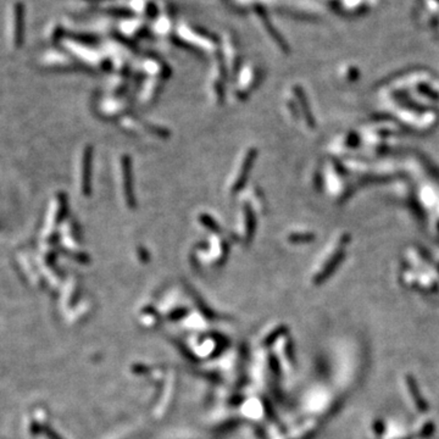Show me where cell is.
<instances>
[{"mask_svg":"<svg viewBox=\"0 0 439 439\" xmlns=\"http://www.w3.org/2000/svg\"><path fill=\"white\" fill-rule=\"evenodd\" d=\"M244 220H245V237L246 239L250 240L253 237V233H254L255 231V217L254 214H253V211L250 207L245 206L244 207Z\"/></svg>","mask_w":439,"mask_h":439,"instance_id":"obj_5","label":"cell"},{"mask_svg":"<svg viewBox=\"0 0 439 439\" xmlns=\"http://www.w3.org/2000/svg\"><path fill=\"white\" fill-rule=\"evenodd\" d=\"M91 166H92V150L88 148L86 150L85 159H83V176H82V187L83 193L89 194V187H91Z\"/></svg>","mask_w":439,"mask_h":439,"instance_id":"obj_3","label":"cell"},{"mask_svg":"<svg viewBox=\"0 0 439 439\" xmlns=\"http://www.w3.org/2000/svg\"><path fill=\"white\" fill-rule=\"evenodd\" d=\"M255 158H256V150L255 149H250L248 153H246L245 158H244V160H243L242 165H240V169L238 171V176H237L236 181L233 182V185H232L233 193L238 192L239 189H242L243 185L245 184L246 179H248V175H249V172H250L252 165H253V162H254Z\"/></svg>","mask_w":439,"mask_h":439,"instance_id":"obj_2","label":"cell"},{"mask_svg":"<svg viewBox=\"0 0 439 439\" xmlns=\"http://www.w3.org/2000/svg\"><path fill=\"white\" fill-rule=\"evenodd\" d=\"M199 220H200V222L203 223V226L207 227V228L213 231V232H220V227H219V225H217V222L213 219V217H210L207 214H201Z\"/></svg>","mask_w":439,"mask_h":439,"instance_id":"obj_6","label":"cell"},{"mask_svg":"<svg viewBox=\"0 0 439 439\" xmlns=\"http://www.w3.org/2000/svg\"><path fill=\"white\" fill-rule=\"evenodd\" d=\"M408 386H409V390L410 393H411L412 398H414V402L416 404V406L421 410V411H426V409H427V405H426V403L424 402V399H422L421 394L417 390V387H416L415 381L412 380L411 377H408Z\"/></svg>","mask_w":439,"mask_h":439,"instance_id":"obj_4","label":"cell"},{"mask_svg":"<svg viewBox=\"0 0 439 439\" xmlns=\"http://www.w3.org/2000/svg\"><path fill=\"white\" fill-rule=\"evenodd\" d=\"M122 178H123V191L126 201L130 207L136 206V199L133 194V181H132V168H131V160L128 155L122 158Z\"/></svg>","mask_w":439,"mask_h":439,"instance_id":"obj_1","label":"cell"}]
</instances>
